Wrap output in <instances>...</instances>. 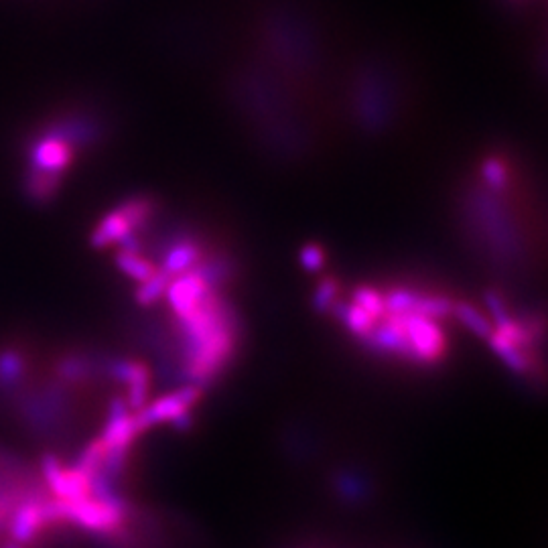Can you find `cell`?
Instances as JSON below:
<instances>
[{"label":"cell","instance_id":"30bf717a","mask_svg":"<svg viewBox=\"0 0 548 548\" xmlns=\"http://www.w3.org/2000/svg\"><path fill=\"white\" fill-rule=\"evenodd\" d=\"M301 262H303V266H305L307 270H311V272L321 270L323 264H325V252H323V248H319V246H315V244L305 246L303 252H301Z\"/></svg>","mask_w":548,"mask_h":548},{"label":"cell","instance_id":"277c9868","mask_svg":"<svg viewBox=\"0 0 548 548\" xmlns=\"http://www.w3.org/2000/svg\"><path fill=\"white\" fill-rule=\"evenodd\" d=\"M116 264H118V268H120L124 274H128L130 279L139 281V283L149 281V279L153 277V274L157 272V268H155L147 258H143V256H139V254H134L132 250L120 252V254L116 256Z\"/></svg>","mask_w":548,"mask_h":548},{"label":"cell","instance_id":"8992f818","mask_svg":"<svg viewBox=\"0 0 548 548\" xmlns=\"http://www.w3.org/2000/svg\"><path fill=\"white\" fill-rule=\"evenodd\" d=\"M339 315H341V319H344V323L350 327V331L356 333L362 339H366L372 333L374 325H376V319L370 317L366 311H362L354 303L344 307V309H339Z\"/></svg>","mask_w":548,"mask_h":548},{"label":"cell","instance_id":"7c38bea8","mask_svg":"<svg viewBox=\"0 0 548 548\" xmlns=\"http://www.w3.org/2000/svg\"><path fill=\"white\" fill-rule=\"evenodd\" d=\"M333 299H335V283H333V281H325V283L319 287L317 305L329 307V305H333Z\"/></svg>","mask_w":548,"mask_h":548},{"label":"cell","instance_id":"8fae6325","mask_svg":"<svg viewBox=\"0 0 548 548\" xmlns=\"http://www.w3.org/2000/svg\"><path fill=\"white\" fill-rule=\"evenodd\" d=\"M21 374V360L19 356H3L0 358V380L3 382H15Z\"/></svg>","mask_w":548,"mask_h":548},{"label":"cell","instance_id":"3957f363","mask_svg":"<svg viewBox=\"0 0 548 548\" xmlns=\"http://www.w3.org/2000/svg\"><path fill=\"white\" fill-rule=\"evenodd\" d=\"M74 149L63 136H49L33 149V171L57 177L72 163Z\"/></svg>","mask_w":548,"mask_h":548},{"label":"cell","instance_id":"4fadbf2b","mask_svg":"<svg viewBox=\"0 0 548 548\" xmlns=\"http://www.w3.org/2000/svg\"><path fill=\"white\" fill-rule=\"evenodd\" d=\"M9 548H21V546H9Z\"/></svg>","mask_w":548,"mask_h":548},{"label":"cell","instance_id":"5bb4252c","mask_svg":"<svg viewBox=\"0 0 548 548\" xmlns=\"http://www.w3.org/2000/svg\"><path fill=\"white\" fill-rule=\"evenodd\" d=\"M0 514H3V510H0Z\"/></svg>","mask_w":548,"mask_h":548},{"label":"cell","instance_id":"52a82bcc","mask_svg":"<svg viewBox=\"0 0 548 548\" xmlns=\"http://www.w3.org/2000/svg\"><path fill=\"white\" fill-rule=\"evenodd\" d=\"M197 260V250L195 246L191 244H181L177 248L171 250V254L167 256V262H165V274L167 277H173V274H183V272H189L191 266L195 264Z\"/></svg>","mask_w":548,"mask_h":548},{"label":"cell","instance_id":"9c48e42d","mask_svg":"<svg viewBox=\"0 0 548 548\" xmlns=\"http://www.w3.org/2000/svg\"><path fill=\"white\" fill-rule=\"evenodd\" d=\"M484 175H486L488 185H492L496 189H502L506 185V181H508V171H506L504 163L498 161V159H490L484 165Z\"/></svg>","mask_w":548,"mask_h":548},{"label":"cell","instance_id":"5b68a950","mask_svg":"<svg viewBox=\"0 0 548 548\" xmlns=\"http://www.w3.org/2000/svg\"><path fill=\"white\" fill-rule=\"evenodd\" d=\"M453 313L471 333H475L479 337H486V339L492 335L494 329H492L490 319L482 311L475 309L473 305H467V303L453 305Z\"/></svg>","mask_w":548,"mask_h":548},{"label":"cell","instance_id":"7a4b0ae2","mask_svg":"<svg viewBox=\"0 0 548 548\" xmlns=\"http://www.w3.org/2000/svg\"><path fill=\"white\" fill-rule=\"evenodd\" d=\"M149 212H151V203L149 201H145V199L128 201L126 205H122V208H118L116 212L108 214L100 222V226L96 228V232L92 236L94 246L104 248V246H110L114 242L126 240L136 226H139L141 222H145Z\"/></svg>","mask_w":548,"mask_h":548},{"label":"cell","instance_id":"ba28073f","mask_svg":"<svg viewBox=\"0 0 548 548\" xmlns=\"http://www.w3.org/2000/svg\"><path fill=\"white\" fill-rule=\"evenodd\" d=\"M169 287V277L165 272H155L153 277L145 283H141V289H139V295H136V299H139V303L143 305H153L159 297L165 295Z\"/></svg>","mask_w":548,"mask_h":548},{"label":"cell","instance_id":"6da1fadb","mask_svg":"<svg viewBox=\"0 0 548 548\" xmlns=\"http://www.w3.org/2000/svg\"><path fill=\"white\" fill-rule=\"evenodd\" d=\"M404 319V337L410 352V360L433 364L441 360L447 352V339L437 319L427 315H402Z\"/></svg>","mask_w":548,"mask_h":548}]
</instances>
